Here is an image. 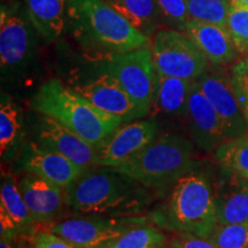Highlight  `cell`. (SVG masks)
<instances>
[{"label":"cell","instance_id":"cell-1","mask_svg":"<svg viewBox=\"0 0 248 248\" xmlns=\"http://www.w3.org/2000/svg\"><path fill=\"white\" fill-rule=\"evenodd\" d=\"M67 21L78 44L97 58L108 60L150 44L102 0H67Z\"/></svg>","mask_w":248,"mask_h":248},{"label":"cell","instance_id":"cell-2","mask_svg":"<svg viewBox=\"0 0 248 248\" xmlns=\"http://www.w3.org/2000/svg\"><path fill=\"white\" fill-rule=\"evenodd\" d=\"M93 168V167H92ZM86 169L64 188L66 204L74 212L97 215H128L148 203L146 186L108 167Z\"/></svg>","mask_w":248,"mask_h":248},{"label":"cell","instance_id":"cell-3","mask_svg":"<svg viewBox=\"0 0 248 248\" xmlns=\"http://www.w3.org/2000/svg\"><path fill=\"white\" fill-rule=\"evenodd\" d=\"M30 106L40 114L53 117L95 148L123 123L121 117L99 109L59 79H51L40 86Z\"/></svg>","mask_w":248,"mask_h":248},{"label":"cell","instance_id":"cell-4","mask_svg":"<svg viewBox=\"0 0 248 248\" xmlns=\"http://www.w3.org/2000/svg\"><path fill=\"white\" fill-rule=\"evenodd\" d=\"M193 151L187 139L178 135H163L114 170L129 176L155 191L172 187L193 170Z\"/></svg>","mask_w":248,"mask_h":248},{"label":"cell","instance_id":"cell-5","mask_svg":"<svg viewBox=\"0 0 248 248\" xmlns=\"http://www.w3.org/2000/svg\"><path fill=\"white\" fill-rule=\"evenodd\" d=\"M154 219L169 230L209 238L218 224L212 185L194 170L186 173L172 186L168 201L155 214Z\"/></svg>","mask_w":248,"mask_h":248},{"label":"cell","instance_id":"cell-6","mask_svg":"<svg viewBox=\"0 0 248 248\" xmlns=\"http://www.w3.org/2000/svg\"><path fill=\"white\" fill-rule=\"evenodd\" d=\"M151 51L156 73L162 75L195 80L209 68L208 59L190 37L178 30L156 31Z\"/></svg>","mask_w":248,"mask_h":248},{"label":"cell","instance_id":"cell-7","mask_svg":"<svg viewBox=\"0 0 248 248\" xmlns=\"http://www.w3.org/2000/svg\"><path fill=\"white\" fill-rule=\"evenodd\" d=\"M36 31L27 9L23 11L20 4L1 6L0 62L2 75L14 76L29 66L36 47Z\"/></svg>","mask_w":248,"mask_h":248},{"label":"cell","instance_id":"cell-8","mask_svg":"<svg viewBox=\"0 0 248 248\" xmlns=\"http://www.w3.org/2000/svg\"><path fill=\"white\" fill-rule=\"evenodd\" d=\"M106 73L119 80L122 88L147 115L156 79L151 49L142 47L114 55L106 60Z\"/></svg>","mask_w":248,"mask_h":248},{"label":"cell","instance_id":"cell-9","mask_svg":"<svg viewBox=\"0 0 248 248\" xmlns=\"http://www.w3.org/2000/svg\"><path fill=\"white\" fill-rule=\"evenodd\" d=\"M195 82L216 109L228 139L245 135L248 130L247 120L232 86L230 74L209 67Z\"/></svg>","mask_w":248,"mask_h":248},{"label":"cell","instance_id":"cell-10","mask_svg":"<svg viewBox=\"0 0 248 248\" xmlns=\"http://www.w3.org/2000/svg\"><path fill=\"white\" fill-rule=\"evenodd\" d=\"M142 224L139 218H68L48 226V231L82 248H100L130 228Z\"/></svg>","mask_w":248,"mask_h":248},{"label":"cell","instance_id":"cell-11","mask_svg":"<svg viewBox=\"0 0 248 248\" xmlns=\"http://www.w3.org/2000/svg\"><path fill=\"white\" fill-rule=\"evenodd\" d=\"M157 131L156 122L152 120L135 121L120 125L97 147V166H120L155 139Z\"/></svg>","mask_w":248,"mask_h":248},{"label":"cell","instance_id":"cell-12","mask_svg":"<svg viewBox=\"0 0 248 248\" xmlns=\"http://www.w3.org/2000/svg\"><path fill=\"white\" fill-rule=\"evenodd\" d=\"M74 90L95 107L129 122L146 116L119 80L105 71L95 78L75 85Z\"/></svg>","mask_w":248,"mask_h":248},{"label":"cell","instance_id":"cell-13","mask_svg":"<svg viewBox=\"0 0 248 248\" xmlns=\"http://www.w3.org/2000/svg\"><path fill=\"white\" fill-rule=\"evenodd\" d=\"M36 136L42 146L64 155L83 168L97 166V148L53 117L42 114L37 120Z\"/></svg>","mask_w":248,"mask_h":248},{"label":"cell","instance_id":"cell-14","mask_svg":"<svg viewBox=\"0 0 248 248\" xmlns=\"http://www.w3.org/2000/svg\"><path fill=\"white\" fill-rule=\"evenodd\" d=\"M186 116L190 120L192 138L201 150L216 151L228 140L218 114L195 80L192 82L188 94Z\"/></svg>","mask_w":248,"mask_h":248},{"label":"cell","instance_id":"cell-15","mask_svg":"<svg viewBox=\"0 0 248 248\" xmlns=\"http://www.w3.org/2000/svg\"><path fill=\"white\" fill-rule=\"evenodd\" d=\"M21 161L26 171L43 177L62 188L75 182L86 170L64 155L35 141L29 142L24 147Z\"/></svg>","mask_w":248,"mask_h":248},{"label":"cell","instance_id":"cell-16","mask_svg":"<svg viewBox=\"0 0 248 248\" xmlns=\"http://www.w3.org/2000/svg\"><path fill=\"white\" fill-rule=\"evenodd\" d=\"M212 191L219 224H248V179L222 168Z\"/></svg>","mask_w":248,"mask_h":248},{"label":"cell","instance_id":"cell-17","mask_svg":"<svg viewBox=\"0 0 248 248\" xmlns=\"http://www.w3.org/2000/svg\"><path fill=\"white\" fill-rule=\"evenodd\" d=\"M35 223L13 177L2 176L0 192L1 238L14 240L17 235H33Z\"/></svg>","mask_w":248,"mask_h":248},{"label":"cell","instance_id":"cell-18","mask_svg":"<svg viewBox=\"0 0 248 248\" xmlns=\"http://www.w3.org/2000/svg\"><path fill=\"white\" fill-rule=\"evenodd\" d=\"M17 186L36 223L52 221L66 204L64 188L33 173L21 178Z\"/></svg>","mask_w":248,"mask_h":248},{"label":"cell","instance_id":"cell-19","mask_svg":"<svg viewBox=\"0 0 248 248\" xmlns=\"http://www.w3.org/2000/svg\"><path fill=\"white\" fill-rule=\"evenodd\" d=\"M184 32L214 66H224L239 57L233 39L225 28L212 23L190 21Z\"/></svg>","mask_w":248,"mask_h":248},{"label":"cell","instance_id":"cell-20","mask_svg":"<svg viewBox=\"0 0 248 248\" xmlns=\"http://www.w3.org/2000/svg\"><path fill=\"white\" fill-rule=\"evenodd\" d=\"M192 82L193 80L156 73L151 102L152 111L154 114H164L168 116H185Z\"/></svg>","mask_w":248,"mask_h":248},{"label":"cell","instance_id":"cell-21","mask_svg":"<svg viewBox=\"0 0 248 248\" xmlns=\"http://www.w3.org/2000/svg\"><path fill=\"white\" fill-rule=\"evenodd\" d=\"M26 9L40 36L54 40L62 35L67 22V0H26Z\"/></svg>","mask_w":248,"mask_h":248},{"label":"cell","instance_id":"cell-22","mask_svg":"<svg viewBox=\"0 0 248 248\" xmlns=\"http://www.w3.org/2000/svg\"><path fill=\"white\" fill-rule=\"evenodd\" d=\"M106 4L147 38L153 35L160 22L155 0H107Z\"/></svg>","mask_w":248,"mask_h":248},{"label":"cell","instance_id":"cell-23","mask_svg":"<svg viewBox=\"0 0 248 248\" xmlns=\"http://www.w3.org/2000/svg\"><path fill=\"white\" fill-rule=\"evenodd\" d=\"M20 109L7 95H1L0 104V153L2 160H9L17 153L23 137Z\"/></svg>","mask_w":248,"mask_h":248},{"label":"cell","instance_id":"cell-24","mask_svg":"<svg viewBox=\"0 0 248 248\" xmlns=\"http://www.w3.org/2000/svg\"><path fill=\"white\" fill-rule=\"evenodd\" d=\"M215 160L222 168L248 179V135L225 140L215 151Z\"/></svg>","mask_w":248,"mask_h":248},{"label":"cell","instance_id":"cell-25","mask_svg":"<svg viewBox=\"0 0 248 248\" xmlns=\"http://www.w3.org/2000/svg\"><path fill=\"white\" fill-rule=\"evenodd\" d=\"M166 244V235L155 226L138 224L130 228L116 239L100 248H161Z\"/></svg>","mask_w":248,"mask_h":248},{"label":"cell","instance_id":"cell-26","mask_svg":"<svg viewBox=\"0 0 248 248\" xmlns=\"http://www.w3.org/2000/svg\"><path fill=\"white\" fill-rule=\"evenodd\" d=\"M190 21L212 23L226 29L229 0H185Z\"/></svg>","mask_w":248,"mask_h":248},{"label":"cell","instance_id":"cell-27","mask_svg":"<svg viewBox=\"0 0 248 248\" xmlns=\"http://www.w3.org/2000/svg\"><path fill=\"white\" fill-rule=\"evenodd\" d=\"M208 239L217 248H248V224H217Z\"/></svg>","mask_w":248,"mask_h":248},{"label":"cell","instance_id":"cell-28","mask_svg":"<svg viewBox=\"0 0 248 248\" xmlns=\"http://www.w3.org/2000/svg\"><path fill=\"white\" fill-rule=\"evenodd\" d=\"M226 30L233 39L238 51L248 55V7L230 5Z\"/></svg>","mask_w":248,"mask_h":248},{"label":"cell","instance_id":"cell-29","mask_svg":"<svg viewBox=\"0 0 248 248\" xmlns=\"http://www.w3.org/2000/svg\"><path fill=\"white\" fill-rule=\"evenodd\" d=\"M160 13V21L167 26L184 32L190 22L185 0H155Z\"/></svg>","mask_w":248,"mask_h":248},{"label":"cell","instance_id":"cell-30","mask_svg":"<svg viewBox=\"0 0 248 248\" xmlns=\"http://www.w3.org/2000/svg\"><path fill=\"white\" fill-rule=\"evenodd\" d=\"M230 77L240 106L244 113L248 114V55L232 66Z\"/></svg>","mask_w":248,"mask_h":248},{"label":"cell","instance_id":"cell-31","mask_svg":"<svg viewBox=\"0 0 248 248\" xmlns=\"http://www.w3.org/2000/svg\"><path fill=\"white\" fill-rule=\"evenodd\" d=\"M170 245L175 248H217L208 238H202L190 232H177Z\"/></svg>","mask_w":248,"mask_h":248},{"label":"cell","instance_id":"cell-32","mask_svg":"<svg viewBox=\"0 0 248 248\" xmlns=\"http://www.w3.org/2000/svg\"><path fill=\"white\" fill-rule=\"evenodd\" d=\"M36 248H82L49 231H40L36 235Z\"/></svg>","mask_w":248,"mask_h":248},{"label":"cell","instance_id":"cell-33","mask_svg":"<svg viewBox=\"0 0 248 248\" xmlns=\"http://www.w3.org/2000/svg\"><path fill=\"white\" fill-rule=\"evenodd\" d=\"M12 239H5V238H1V241H0V248H14L11 244Z\"/></svg>","mask_w":248,"mask_h":248},{"label":"cell","instance_id":"cell-34","mask_svg":"<svg viewBox=\"0 0 248 248\" xmlns=\"http://www.w3.org/2000/svg\"><path fill=\"white\" fill-rule=\"evenodd\" d=\"M230 5L234 6H246L248 7V0H229Z\"/></svg>","mask_w":248,"mask_h":248},{"label":"cell","instance_id":"cell-35","mask_svg":"<svg viewBox=\"0 0 248 248\" xmlns=\"http://www.w3.org/2000/svg\"><path fill=\"white\" fill-rule=\"evenodd\" d=\"M161 248H175V247H172V246H171V245H170V244H169V245H167V246H166V245H163V246H162V247H161Z\"/></svg>","mask_w":248,"mask_h":248},{"label":"cell","instance_id":"cell-36","mask_svg":"<svg viewBox=\"0 0 248 248\" xmlns=\"http://www.w3.org/2000/svg\"><path fill=\"white\" fill-rule=\"evenodd\" d=\"M245 116H246V120H247V124H248V114H245Z\"/></svg>","mask_w":248,"mask_h":248},{"label":"cell","instance_id":"cell-37","mask_svg":"<svg viewBox=\"0 0 248 248\" xmlns=\"http://www.w3.org/2000/svg\"><path fill=\"white\" fill-rule=\"evenodd\" d=\"M102 1H104V2H106V1H107V0H102Z\"/></svg>","mask_w":248,"mask_h":248}]
</instances>
